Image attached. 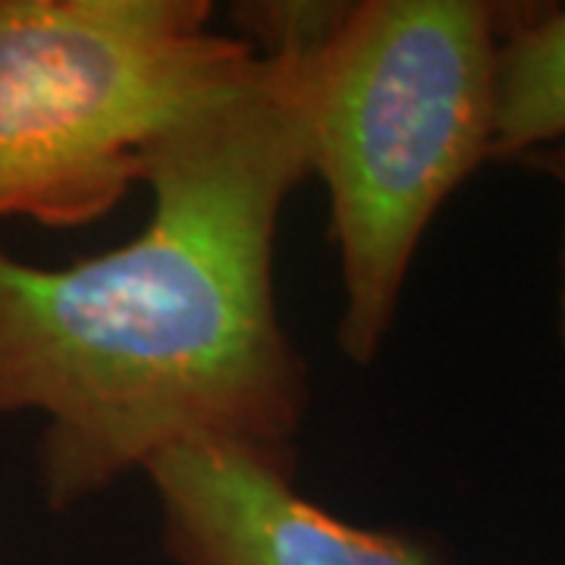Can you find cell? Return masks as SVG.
Listing matches in <instances>:
<instances>
[{"instance_id":"cell-1","label":"cell","mask_w":565,"mask_h":565,"mask_svg":"<svg viewBox=\"0 0 565 565\" xmlns=\"http://www.w3.org/2000/svg\"><path fill=\"white\" fill-rule=\"evenodd\" d=\"M315 47L258 54L248 85L151 145V214L129 243L66 267L0 245V418H44L39 484L54 512L182 444L289 459L308 367L277 311L274 245L311 177Z\"/></svg>"},{"instance_id":"cell-2","label":"cell","mask_w":565,"mask_h":565,"mask_svg":"<svg viewBox=\"0 0 565 565\" xmlns=\"http://www.w3.org/2000/svg\"><path fill=\"white\" fill-rule=\"evenodd\" d=\"M515 3L362 0L308 57V167L340 255L337 340L355 364L384 349L424 233L497 129V63Z\"/></svg>"},{"instance_id":"cell-3","label":"cell","mask_w":565,"mask_h":565,"mask_svg":"<svg viewBox=\"0 0 565 565\" xmlns=\"http://www.w3.org/2000/svg\"><path fill=\"white\" fill-rule=\"evenodd\" d=\"M204 0H0V221L82 226L258 73Z\"/></svg>"},{"instance_id":"cell-4","label":"cell","mask_w":565,"mask_h":565,"mask_svg":"<svg viewBox=\"0 0 565 565\" xmlns=\"http://www.w3.org/2000/svg\"><path fill=\"white\" fill-rule=\"evenodd\" d=\"M180 565H440L418 541L345 522L302 497L289 459L182 444L145 465Z\"/></svg>"},{"instance_id":"cell-5","label":"cell","mask_w":565,"mask_h":565,"mask_svg":"<svg viewBox=\"0 0 565 565\" xmlns=\"http://www.w3.org/2000/svg\"><path fill=\"white\" fill-rule=\"evenodd\" d=\"M556 141H565V3L519 7L500 44L490 163L522 161Z\"/></svg>"},{"instance_id":"cell-6","label":"cell","mask_w":565,"mask_h":565,"mask_svg":"<svg viewBox=\"0 0 565 565\" xmlns=\"http://www.w3.org/2000/svg\"><path fill=\"white\" fill-rule=\"evenodd\" d=\"M519 163H527L531 170L544 173L546 180L559 189V199H563V236H559V292H556V323H559V340L565 345V141L556 145H546L531 151L527 158Z\"/></svg>"}]
</instances>
